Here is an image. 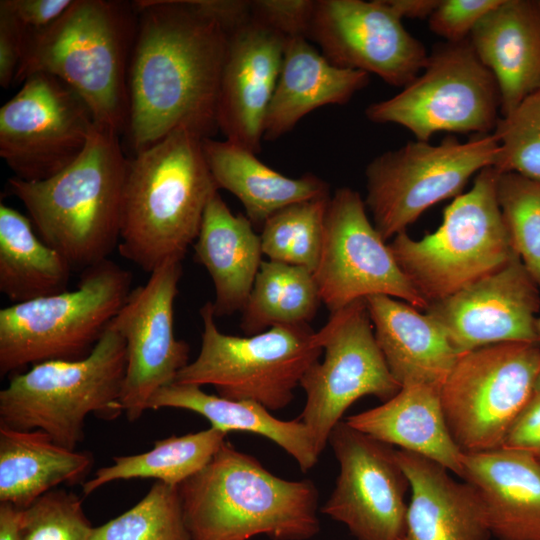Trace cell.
<instances>
[{
    "mask_svg": "<svg viewBox=\"0 0 540 540\" xmlns=\"http://www.w3.org/2000/svg\"><path fill=\"white\" fill-rule=\"evenodd\" d=\"M129 73L126 132L138 153L177 129L218 130L228 35L190 0H139Z\"/></svg>",
    "mask_w": 540,
    "mask_h": 540,
    "instance_id": "obj_1",
    "label": "cell"
},
{
    "mask_svg": "<svg viewBox=\"0 0 540 540\" xmlns=\"http://www.w3.org/2000/svg\"><path fill=\"white\" fill-rule=\"evenodd\" d=\"M203 139L177 129L128 159L118 251L144 272L183 260L218 192Z\"/></svg>",
    "mask_w": 540,
    "mask_h": 540,
    "instance_id": "obj_2",
    "label": "cell"
},
{
    "mask_svg": "<svg viewBox=\"0 0 540 540\" xmlns=\"http://www.w3.org/2000/svg\"><path fill=\"white\" fill-rule=\"evenodd\" d=\"M178 492L191 540H308L320 531L311 480L275 476L229 441Z\"/></svg>",
    "mask_w": 540,
    "mask_h": 540,
    "instance_id": "obj_3",
    "label": "cell"
},
{
    "mask_svg": "<svg viewBox=\"0 0 540 540\" xmlns=\"http://www.w3.org/2000/svg\"><path fill=\"white\" fill-rule=\"evenodd\" d=\"M116 131L95 123L69 166L41 181L8 180L40 238L72 269L108 259L119 245L128 166Z\"/></svg>",
    "mask_w": 540,
    "mask_h": 540,
    "instance_id": "obj_4",
    "label": "cell"
},
{
    "mask_svg": "<svg viewBox=\"0 0 540 540\" xmlns=\"http://www.w3.org/2000/svg\"><path fill=\"white\" fill-rule=\"evenodd\" d=\"M136 29L134 2L73 0L50 26L30 31L14 84L35 73L50 74L85 101L95 123L126 132Z\"/></svg>",
    "mask_w": 540,
    "mask_h": 540,
    "instance_id": "obj_5",
    "label": "cell"
},
{
    "mask_svg": "<svg viewBox=\"0 0 540 540\" xmlns=\"http://www.w3.org/2000/svg\"><path fill=\"white\" fill-rule=\"evenodd\" d=\"M125 371V341L108 325L86 357L44 361L14 374L0 391V424L41 430L58 445L76 450L88 415L113 420L123 413Z\"/></svg>",
    "mask_w": 540,
    "mask_h": 540,
    "instance_id": "obj_6",
    "label": "cell"
},
{
    "mask_svg": "<svg viewBox=\"0 0 540 540\" xmlns=\"http://www.w3.org/2000/svg\"><path fill=\"white\" fill-rule=\"evenodd\" d=\"M498 175L494 167L481 170L471 189L444 209L435 232L420 240L402 232L389 244L397 264L428 305L518 256L497 198Z\"/></svg>",
    "mask_w": 540,
    "mask_h": 540,
    "instance_id": "obj_7",
    "label": "cell"
},
{
    "mask_svg": "<svg viewBox=\"0 0 540 540\" xmlns=\"http://www.w3.org/2000/svg\"><path fill=\"white\" fill-rule=\"evenodd\" d=\"M131 273L110 259L84 270L75 290L0 310V375L86 357L128 298Z\"/></svg>",
    "mask_w": 540,
    "mask_h": 540,
    "instance_id": "obj_8",
    "label": "cell"
},
{
    "mask_svg": "<svg viewBox=\"0 0 540 540\" xmlns=\"http://www.w3.org/2000/svg\"><path fill=\"white\" fill-rule=\"evenodd\" d=\"M200 316V352L174 382L212 385L223 398L255 401L269 411L283 409L323 351L308 324L277 325L239 337L219 331L212 302L200 308Z\"/></svg>",
    "mask_w": 540,
    "mask_h": 540,
    "instance_id": "obj_9",
    "label": "cell"
},
{
    "mask_svg": "<svg viewBox=\"0 0 540 540\" xmlns=\"http://www.w3.org/2000/svg\"><path fill=\"white\" fill-rule=\"evenodd\" d=\"M500 92L469 38L437 43L420 74L402 90L370 104L368 120L396 124L415 140L440 132L490 134L500 118Z\"/></svg>",
    "mask_w": 540,
    "mask_h": 540,
    "instance_id": "obj_10",
    "label": "cell"
},
{
    "mask_svg": "<svg viewBox=\"0 0 540 540\" xmlns=\"http://www.w3.org/2000/svg\"><path fill=\"white\" fill-rule=\"evenodd\" d=\"M499 143L493 133L466 142L447 136L440 144L413 140L374 157L366 166V208L386 241L436 203L462 194L468 181L493 167Z\"/></svg>",
    "mask_w": 540,
    "mask_h": 540,
    "instance_id": "obj_11",
    "label": "cell"
},
{
    "mask_svg": "<svg viewBox=\"0 0 540 540\" xmlns=\"http://www.w3.org/2000/svg\"><path fill=\"white\" fill-rule=\"evenodd\" d=\"M540 375V343L504 342L459 356L440 390L462 453L502 448Z\"/></svg>",
    "mask_w": 540,
    "mask_h": 540,
    "instance_id": "obj_12",
    "label": "cell"
},
{
    "mask_svg": "<svg viewBox=\"0 0 540 540\" xmlns=\"http://www.w3.org/2000/svg\"><path fill=\"white\" fill-rule=\"evenodd\" d=\"M316 334L325 356L300 381L306 403L298 419L309 429L321 454L332 429L355 401L367 395L388 401L401 385L377 344L365 299L331 313Z\"/></svg>",
    "mask_w": 540,
    "mask_h": 540,
    "instance_id": "obj_13",
    "label": "cell"
},
{
    "mask_svg": "<svg viewBox=\"0 0 540 540\" xmlns=\"http://www.w3.org/2000/svg\"><path fill=\"white\" fill-rule=\"evenodd\" d=\"M366 209L352 188H338L330 196L313 272L322 303L331 314L356 300L386 295L426 311L428 303L397 264Z\"/></svg>",
    "mask_w": 540,
    "mask_h": 540,
    "instance_id": "obj_14",
    "label": "cell"
},
{
    "mask_svg": "<svg viewBox=\"0 0 540 540\" xmlns=\"http://www.w3.org/2000/svg\"><path fill=\"white\" fill-rule=\"evenodd\" d=\"M94 125L89 107L72 88L35 73L0 108V156L14 177L45 180L78 158Z\"/></svg>",
    "mask_w": 540,
    "mask_h": 540,
    "instance_id": "obj_15",
    "label": "cell"
},
{
    "mask_svg": "<svg viewBox=\"0 0 540 540\" xmlns=\"http://www.w3.org/2000/svg\"><path fill=\"white\" fill-rule=\"evenodd\" d=\"M328 443L339 474L321 512L344 524L356 540H400L410 484L396 449L343 420L332 429Z\"/></svg>",
    "mask_w": 540,
    "mask_h": 540,
    "instance_id": "obj_16",
    "label": "cell"
},
{
    "mask_svg": "<svg viewBox=\"0 0 540 540\" xmlns=\"http://www.w3.org/2000/svg\"><path fill=\"white\" fill-rule=\"evenodd\" d=\"M181 276L182 261H166L144 285L132 289L109 324L126 345L121 404L130 422L138 420L154 393L173 383L189 363L190 346L174 332V302Z\"/></svg>",
    "mask_w": 540,
    "mask_h": 540,
    "instance_id": "obj_17",
    "label": "cell"
},
{
    "mask_svg": "<svg viewBox=\"0 0 540 540\" xmlns=\"http://www.w3.org/2000/svg\"><path fill=\"white\" fill-rule=\"evenodd\" d=\"M308 40L333 65L401 88L420 74L429 55L386 0H316Z\"/></svg>",
    "mask_w": 540,
    "mask_h": 540,
    "instance_id": "obj_18",
    "label": "cell"
},
{
    "mask_svg": "<svg viewBox=\"0 0 540 540\" xmlns=\"http://www.w3.org/2000/svg\"><path fill=\"white\" fill-rule=\"evenodd\" d=\"M540 289L518 256L441 300L426 314L460 353L504 342H539Z\"/></svg>",
    "mask_w": 540,
    "mask_h": 540,
    "instance_id": "obj_19",
    "label": "cell"
},
{
    "mask_svg": "<svg viewBox=\"0 0 540 540\" xmlns=\"http://www.w3.org/2000/svg\"><path fill=\"white\" fill-rule=\"evenodd\" d=\"M286 37L250 19L228 35L217 122L226 140L257 154L280 75Z\"/></svg>",
    "mask_w": 540,
    "mask_h": 540,
    "instance_id": "obj_20",
    "label": "cell"
},
{
    "mask_svg": "<svg viewBox=\"0 0 540 540\" xmlns=\"http://www.w3.org/2000/svg\"><path fill=\"white\" fill-rule=\"evenodd\" d=\"M410 484L405 530L400 540H491L487 514L477 490L455 480L427 457L396 450Z\"/></svg>",
    "mask_w": 540,
    "mask_h": 540,
    "instance_id": "obj_21",
    "label": "cell"
},
{
    "mask_svg": "<svg viewBox=\"0 0 540 540\" xmlns=\"http://www.w3.org/2000/svg\"><path fill=\"white\" fill-rule=\"evenodd\" d=\"M469 40L497 82L501 116L540 91V0H502Z\"/></svg>",
    "mask_w": 540,
    "mask_h": 540,
    "instance_id": "obj_22",
    "label": "cell"
},
{
    "mask_svg": "<svg viewBox=\"0 0 540 540\" xmlns=\"http://www.w3.org/2000/svg\"><path fill=\"white\" fill-rule=\"evenodd\" d=\"M461 479L478 492L496 540H540V465L528 453L498 448L463 453Z\"/></svg>",
    "mask_w": 540,
    "mask_h": 540,
    "instance_id": "obj_23",
    "label": "cell"
},
{
    "mask_svg": "<svg viewBox=\"0 0 540 540\" xmlns=\"http://www.w3.org/2000/svg\"><path fill=\"white\" fill-rule=\"evenodd\" d=\"M377 344L395 380L403 386L440 388L461 355L428 314L386 295L365 298Z\"/></svg>",
    "mask_w": 540,
    "mask_h": 540,
    "instance_id": "obj_24",
    "label": "cell"
},
{
    "mask_svg": "<svg viewBox=\"0 0 540 540\" xmlns=\"http://www.w3.org/2000/svg\"><path fill=\"white\" fill-rule=\"evenodd\" d=\"M368 83L369 74L333 65L307 38H286L263 140L280 138L317 108L347 103Z\"/></svg>",
    "mask_w": 540,
    "mask_h": 540,
    "instance_id": "obj_25",
    "label": "cell"
},
{
    "mask_svg": "<svg viewBox=\"0 0 540 540\" xmlns=\"http://www.w3.org/2000/svg\"><path fill=\"white\" fill-rule=\"evenodd\" d=\"M194 260L208 271L215 289V317L242 311L262 264L260 235L243 214H234L216 192L209 200Z\"/></svg>",
    "mask_w": 540,
    "mask_h": 540,
    "instance_id": "obj_26",
    "label": "cell"
},
{
    "mask_svg": "<svg viewBox=\"0 0 540 540\" xmlns=\"http://www.w3.org/2000/svg\"><path fill=\"white\" fill-rule=\"evenodd\" d=\"M440 390L423 384L403 386L382 405L345 421L383 443L434 460L460 477L463 453L449 432Z\"/></svg>",
    "mask_w": 540,
    "mask_h": 540,
    "instance_id": "obj_27",
    "label": "cell"
},
{
    "mask_svg": "<svg viewBox=\"0 0 540 540\" xmlns=\"http://www.w3.org/2000/svg\"><path fill=\"white\" fill-rule=\"evenodd\" d=\"M202 145L218 188L240 200L253 225L262 226L272 214L293 203L330 195L329 185L318 176L287 177L229 140L204 138Z\"/></svg>",
    "mask_w": 540,
    "mask_h": 540,
    "instance_id": "obj_28",
    "label": "cell"
},
{
    "mask_svg": "<svg viewBox=\"0 0 540 540\" xmlns=\"http://www.w3.org/2000/svg\"><path fill=\"white\" fill-rule=\"evenodd\" d=\"M92 453L70 450L41 430L0 424V502L27 508L60 484L84 483Z\"/></svg>",
    "mask_w": 540,
    "mask_h": 540,
    "instance_id": "obj_29",
    "label": "cell"
},
{
    "mask_svg": "<svg viewBox=\"0 0 540 540\" xmlns=\"http://www.w3.org/2000/svg\"><path fill=\"white\" fill-rule=\"evenodd\" d=\"M178 408L196 412L206 418L211 427L226 432H249L264 436L292 456L303 472L317 462L313 438L298 418L284 421L272 416L268 409L250 400H232L207 394L201 387L171 383L150 398L147 409Z\"/></svg>",
    "mask_w": 540,
    "mask_h": 540,
    "instance_id": "obj_30",
    "label": "cell"
},
{
    "mask_svg": "<svg viewBox=\"0 0 540 540\" xmlns=\"http://www.w3.org/2000/svg\"><path fill=\"white\" fill-rule=\"evenodd\" d=\"M68 261L35 232L30 218L0 204V292L13 304L67 290Z\"/></svg>",
    "mask_w": 540,
    "mask_h": 540,
    "instance_id": "obj_31",
    "label": "cell"
},
{
    "mask_svg": "<svg viewBox=\"0 0 540 540\" xmlns=\"http://www.w3.org/2000/svg\"><path fill=\"white\" fill-rule=\"evenodd\" d=\"M226 436V432L210 427L157 440L144 453L115 456L111 465L98 469L92 479L82 483L83 495L88 496L113 481L136 478H152L179 486L210 462L226 441Z\"/></svg>",
    "mask_w": 540,
    "mask_h": 540,
    "instance_id": "obj_32",
    "label": "cell"
},
{
    "mask_svg": "<svg viewBox=\"0 0 540 540\" xmlns=\"http://www.w3.org/2000/svg\"><path fill=\"white\" fill-rule=\"evenodd\" d=\"M321 303L313 272L263 261L242 310L241 329L249 336L277 325L308 324Z\"/></svg>",
    "mask_w": 540,
    "mask_h": 540,
    "instance_id": "obj_33",
    "label": "cell"
},
{
    "mask_svg": "<svg viewBox=\"0 0 540 540\" xmlns=\"http://www.w3.org/2000/svg\"><path fill=\"white\" fill-rule=\"evenodd\" d=\"M330 195L288 205L262 225V252L269 260L314 272L321 254Z\"/></svg>",
    "mask_w": 540,
    "mask_h": 540,
    "instance_id": "obj_34",
    "label": "cell"
},
{
    "mask_svg": "<svg viewBox=\"0 0 540 540\" xmlns=\"http://www.w3.org/2000/svg\"><path fill=\"white\" fill-rule=\"evenodd\" d=\"M91 540H191L178 486L156 481L132 508L94 527Z\"/></svg>",
    "mask_w": 540,
    "mask_h": 540,
    "instance_id": "obj_35",
    "label": "cell"
},
{
    "mask_svg": "<svg viewBox=\"0 0 540 540\" xmlns=\"http://www.w3.org/2000/svg\"><path fill=\"white\" fill-rule=\"evenodd\" d=\"M497 198L514 251L540 289V182L499 172Z\"/></svg>",
    "mask_w": 540,
    "mask_h": 540,
    "instance_id": "obj_36",
    "label": "cell"
},
{
    "mask_svg": "<svg viewBox=\"0 0 540 540\" xmlns=\"http://www.w3.org/2000/svg\"><path fill=\"white\" fill-rule=\"evenodd\" d=\"M492 133L499 143L493 167L540 182V91L500 116Z\"/></svg>",
    "mask_w": 540,
    "mask_h": 540,
    "instance_id": "obj_37",
    "label": "cell"
},
{
    "mask_svg": "<svg viewBox=\"0 0 540 540\" xmlns=\"http://www.w3.org/2000/svg\"><path fill=\"white\" fill-rule=\"evenodd\" d=\"M93 528L76 494L51 490L24 509L21 540H91Z\"/></svg>",
    "mask_w": 540,
    "mask_h": 540,
    "instance_id": "obj_38",
    "label": "cell"
},
{
    "mask_svg": "<svg viewBox=\"0 0 540 540\" xmlns=\"http://www.w3.org/2000/svg\"><path fill=\"white\" fill-rule=\"evenodd\" d=\"M502 0H440L428 18L430 30L447 42L470 37L477 24Z\"/></svg>",
    "mask_w": 540,
    "mask_h": 540,
    "instance_id": "obj_39",
    "label": "cell"
},
{
    "mask_svg": "<svg viewBox=\"0 0 540 540\" xmlns=\"http://www.w3.org/2000/svg\"><path fill=\"white\" fill-rule=\"evenodd\" d=\"M316 0H253L251 18L286 38L308 39Z\"/></svg>",
    "mask_w": 540,
    "mask_h": 540,
    "instance_id": "obj_40",
    "label": "cell"
},
{
    "mask_svg": "<svg viewBox=\"0 0 540 540\" xmlns=\"http://www.w3.org/2000/svg\"><path fill=\"white\" fill-rule=\"evenodd\" d=\"M30 30L20 24L4 7L0 6V85L8 88L24 57Z\"/></svg>",
    "mask_w": 540,
    "mask_h": 540,
    "instance_id": "obj_41",
    "label": "cell"
},
{
    "mask_svg": "<svg viewBox=\"0 0 540 540\" xmlns=\"http://www.w3.org/2000/svg\"><path fill=\"white\" fill-rule=\"evenodd\" d=\"M502 447L524 451L540 465V375L528 402L510 428Z\"/></svg>",
    "mask_w": 540,
    "mask_h": 540,
    "instance_id": "obj_42",
    "label": "cell"
},
{
    "mask_svg": "<svg viewBox=\"0 0 540 540\" xmlns=\"http://www.w3.org/2000/svg\"><path fill=\"white\" fill-rule=\"evenodd\" d=\"M73 0H1L0 6L30 31H39L54 23Z\"/></svg>",
    "mask_w": 540,
    "mask_h": 540,
    "instance_id": "obj_43",
    "label": "cell"
},
{
    "mask_svg": "<svg viewBox=\"0 0 540 540\" xmlns=\"http://www.w3.org/2000/svg\"><path fill=\"white\" fill-rule=\"evenodd\" d=\"M203 15L215 20L229 35L251 19L250 1L190 0Z\"/></svg>",
    "mask_w": 540,
    "mask_h": 540,
    "instance_id": "obj_44",
    "label": "cell"
},
{
    "mask_svg": "<svg viewBox=\"0 0 540 540\" xmlns=\"http://www.w3.org/2000/svg\"><path fill=\"white\" fill-rule=\"evenodd\" d=\"M24 509L0 502V540H21Z\"/></svg>",
    "mask_w": 540,
    "mask_h": 540,
    "instance_id": "obj_45",
    "label": "cell"
},
{
    "mask_svg": "<svg viewBox=\"0 0 540 540\" xmlns=\"http://www.w3.org/2000/svg\"><path fill=\"white\" fill-rule=\"evenodd\" d=\"M391 8L403 19L429 18L440 0H386Z\"/></svg>",
    "mask_w": 540,
    "mask_h": 540,
    "instance_id": "obj_46",
    "label": "cell"
},
{
    "mask_svg": "<svg viewBox=\"0 0 540 540\" xmlns=\"http://www.w3.org/2000/svg\"><path fill=\"white\" fill-rule=\"evenodd\" d=\"M536 331H537V335L539 337V342H540V316L537 317V320H536Z\"/></svg>",
    "mask_w": 540,
    "mask_h": 540,
    "instance_id": "obj_47",
    "label": "cell"
}]
</instances>
